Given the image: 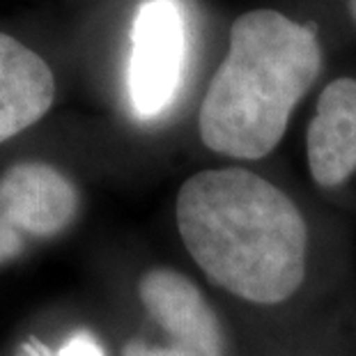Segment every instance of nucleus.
<instances>
[{
    "label": "nucleus",
    "instance_id": "f257e3e1",
    "mask_svg": "<svg viewBox=\"0 0 356 356\" xmlns=\"http://www.w3.org/2000/svg\"><path fill=\"white\" fill-rule=\"evenodd\" d=\"M188 255L218 287L251 304H283L306 278L308 228L285 191L246 168L200 170L175 204Z\"/></svg>",
    "mask_w": 356,
    "mask_h": 356
},
{
    "label": "nucleus",
    "instance_id": "f03ea898",
    "mask_svg": "<svg viewBox=\"0 0 356 356\" xmlns=\"http://www.w3.org/2000/svg\"><path fill=\"white\" fill-rule=\"evenodd\" d=\"M320 72L322 47L313 24H297L276 10L241 14L200 106L202 143L246 161L274 152Z\"/></svg>",
    "mask_w": 356,
    "mask_h": 356
},
{
    "label": "nucleus",
    "instance_id": "7ed1b4c3",
    "mask_svg": "<svg viewBox=\"0 0 356 356\" xmlns=\"http://www.w3.org/2000/svg\"><path fill=\"white\" fill-rule=\"evenodd\" d=\"M138 299L163 331L165 343L134 338L122 347V356H225L221 320L200 287L181 271L147 269L138 278Z\"/></svg>",
    "mask_w": 356,
    "mask_h": 356
},
{
    "label": "nucleus",
    "instance_id": "20e7f679",
    "mask_svg": "<svg viewBox=\"0 0 356 356\" xmlns=\"http://www.w3.org/2000/svg\"><path fill=\"white\" fill-rule=\"evenodd\" d=\"M186 53V33L172 0H147L134 21L129 92L140 118H156L175 97Z\"/></svg>",
    "mask_w": 356,
    "mask_h": 356
},
{
    "label": "nucleus",
    "instance_id": "39448f33",
    "mask_svg": "<svg viewBox=\"0 0 356 356\" xmlns=\"http://www.w3.org/2000/svg\"><path fill=\"white\" fill-rule=\"evenodd\" d=\"M81 195L63 170L19 161L0 175V218L24 237L51 239L76 221Z\"/></svg>",
    "mask_w": 356,
    "mask_h": 356
},
{
    "label": "nucleus",
    "instance_id": "423d86ee",
    "mask_svg": "<svg viewBox=\"0 0 356 356\" xmlns=\"http://www.w3.org/2000/svg\"><path fill=\"white\" fill-rule=\"evenodd\" d=\"M315 184L340 186L356 172V81L336 79L322 90L306 136Z\"/></svg>",
    "mask_w": 356,
    "mask_h": 356
},
{
    "label": "nucleus",
    "instance_id": "0eeeda50",
    "mask_svg": "<svg viewBox=\"0 0 356 356\" xmlns=\"http://www.w3.org/2000/svg\"><path fill=\"white\" fill-rule=\"evenodd\" d=\"M56 99L49 63L17 37L0 33V143L47 115Z\"/></svg>",
    "mask_w": 356,
    "mask_h": 356
},
{
    "label": "nucleus",
    "instance_id": "6e6552de",
    "mask_svg": "<svg viewBox=\"0 0 356 356\" xmlns=\"http://www.w3.org/2000/svg\"><path fill=\"white\" fill-rule=\"evenodd\" d=\"M26 248V237L14 228H10L3 218H0V264L14 260L24 253Z\"/></svg>",
    "mask_w": 356,
    "mask_h": 356
},
{
    "label": "nucleus",
    "instance_id": "1a4fd4ad",
    "mask_svg": "<svg viewBox=\"0 0 356 356\" xmlns=\"http://www.w3.org/2000/svg\"><path fill=\"white\" fill-rule=\"evenodd\" d=\"M30 356H102V350L90 338L76 336L74 340H70V343H67L58 354H47V350H42L40 354H30Z\"/></svg>",
    "mask_w": 356,
    "mask_h": 356
},
{
    "label": "nucleus",
    "instance_id": "9d476101",
    "mask_svg": "<svg viewBox=\"0 0 356 356\" xmlns=\"http://www.w3.org/2000/svg\"><path fill=\"white\" fill-rule=\"evenodd\" d=\"M347 10H350V17L356 24V0H347Z\"/></svg>",
    "mask_w": 356,
    "mask_h": 356
}]
</instances>
